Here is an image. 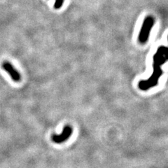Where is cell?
Segmentation results:
<instances>
[{
    "mask_svg": "<svg viewBox=\"0 0 168 168\" xmlns=\"http://www.w3.org/2000/svg\"><path fill=\"white\" fill-rule=\"evenodd\" d=\"M167 48L166 46H161L153 56V73L147 80L139 81L138 87L142 90H147L149 88L156 86L158 84L159 78L163 74L161 66L167 60Z\"/></svg>",
    "mask_w": 168,
    "mask_h": 168,
    "instance_id": "obj_1",
    "label": "cell"
},
{
    "mask_svg": "<svg viewBox=\"0 0 168 168\" xmlns=\"http://www.w3.org/2000/svg\"><path fill=\"white\" fill-rule=\"evenodd\" d=\"M153 25H154V18L152 16H149L145 18L138 36V40L141 44H145L148 41L150 31L151 30Z\"/></svg>",
    "mask_w": 168,
    "mask_h": 168,
    "instance_id": "obj_2",
    "label": "cell"
},
{
    "mask_svg": "<svg viewBox=\"0 0 168 168\" xmlns=\"http://www.w3.org/2000/svg\"><path fill=\"white\" fill-rule=\"evenodd\" d=\"M72 134V128L70 126H65L63 131L60 135H53L52 136V140L57 144H60L67 141L70 137Z\"/></svg>",
    "mask_w": 168,
    "mask_h": 168,
    "instance_id": "obj_3",
    "label": "cell"
},
{
    "mask_svg": "<svg viewBox=\"0 0 168 168\" xmlns=\"http://www.w3.org/2000/svg\"><path fill=\"white\" fill-rule=\"evenodd\" d=\"M2 68L10 75L13 81L16 82H18L21 81V74H20V73L14 68L13 65H11V63H10L9 62L4 61L3 62Z\"/></svg>",
    "mask_w": 168,
    "mask_h": 168,
    "instance_id": "obj_4",
    "label": "cell"
},
{
    "mask_svg": "<svg viewBox=\"0 0 168 168\" xmlns=\"http://www.w3.org/2000/svg\"><path fill=\"white\" fill-rule=\"evenodd\" d=\"M64 0H55V4H54V7L56 9H58V8H60L62 7V6L63 5Z\"/></svg>",
    "mask_w": 168,
    "mask_h": 168,
    "instance_id": "obj_5",
    "label": "cell"
}]
</instances>
